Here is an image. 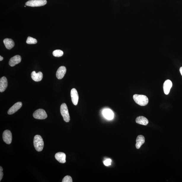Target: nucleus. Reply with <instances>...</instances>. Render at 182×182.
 Masks as SVG:
<instances>
[{
  "label": "nucleus",
  "mask_w": 182,
  "mask_h": 182,
  "mask_svg": "<svg viewBox=\"0 0 182 182\" xmlns=\"http://www.w3.org/2000/svg\"><path fill=\"white\" fill-rule=\"evenodd\" d=\"M133 98L135 102L141 106H145L149 103L148 98L146 95L135 94L133 95Z\"/></svg>",
  "instance_id": "obj_1"
},
{
  "label": "nucleus",
  "mask_w": 182,
  "mask_h": 182,
  "mask_svg": "<svg viewBox=\"0 0 182 182\" xmlns=\"http://www.w3.org/2000/svg\"><path fill=\"white\" fill-rule=\"evenodd\" d=\"M33 145L37 151H42L44 143L41 137L39 135H36L34 137Z\"/></svg>",
  "instance_id": "obj_2"
},
{
  "label": "nucleus",
  "mask_w": 182,
  "mask_h": 182,
  "mask_svg": "<svg viewBox=\"0 0 182 182\" xmlns=\"http://www.w3.org/2000/svg\"><path fill=\"white\" fill-rule=\"evenodd\" d=\"M60 111L64 121L67 122H69L70 119V115L67 105L65 103H63L61 105Z\"/></svg>",
  "instance_id": "obj_3"
},
{
  "label": "nucleus",
  "mask_w": 182,
  "mask_h": 182,
  "mask_svg": "<svg viewBox=\"0 0 182 182\" xmlns=\"http://www.w3.org/2000/svg\"><path fill=\"white\" fill-rule=\"evenodd\" d=\"M46 0H30L27 1L26 5L31 7H38L44 6L47 4Z\"/></svg>",
  "instance_id": "obj_4"
},
{
  "label": "nucleus",
  "mask_w": 182,
  "mask_h": 182,
  "mask_svg": "<svg viewBox=\"0 0 182 182\" xmlns=\"http://www.w3.org/2000/svg\"><path fill=\"white\" fill-rule=\"evenodd\" d=\"M33 117L38 119H44L47 117V115L45 110L43 109H39L36 111L33 114Z\"/></svg>",
  "instance_id": "obj_5"
},
{
  "label": "nucleus",
  "mask_w": 182,
  "mask_h": 182,
  "mask_svg": "<svg viewBox=\"0 0 182 182\" xmlns=\"http://www.w3.org/2000/svg\"><path fill=\"white\" fill-rule=\"evenodd\" d=\"M2 138L4 141L7 144H9L11 143L12 137V133L9 130H6L3 132Z\"/></svg>",
  "instance_id": "obj_6"
},
{
  "label": "nucleus",
  "mask_w": 182,
  "mask_h": 182,
  "mask_svg": "<svg viewBox=\"0 0 182 182\" xmlns=\"http://www.w3.org/2000/svg\"><path fill=\"white\" fill-rule=\"evenodd\" d=\"M23 104L21 102H18L14 104L8 110V114L9 115L13 114L22 107Z\"/></svg>",
  "instance_id": "obj_7"
},
{
  "label": "nucleus",
  "mask_w": 182,
  "mask_h": 182,
  "mask_svg": "<svg viewBox=\"0 0 182 182\" xmlns=\"http://www.w3.org/2000/svg\"><path fill=\"white\" fill-rule=\"evenodd\" d=\"M71 95L73 104L77 105L78 102L79 95L77 91L75 88H73L71 90Z\"/></svg>",
  "instance_id": "obj_8"
},
{
  "label": "nucleus",
  "mask_w": 182,
  "mask_h": 182,
  "mask_svg": "<svg viewBox=\"0 0 182 182\" xmlns=\"http://www.w3.org/2000/svg\"><path fill=\"white\" fill-rule=\"evenodd\" d=\"M21 60V58L20 56L16 55L12 58L9 61V65L10 66L13 67L16 65L20 63Z\"/></svg>",
  "instance_id": "obj_9"
},
{
  "label": "nucleus",
  "mask_w": 182,
  "mask_h": 182,
  "mask_svg": "<svg viewBox=\"0 0 182 182\" xmlns=\"http://www.w3.org/2000/svg\"><path fill=\"white\" fill-rule=\"evenodd\" d=\"M66 71V68L64 66H61L59 68L56 73V76L58 79H62L64 77Z\"/></svg>",
  "instance_id": "obj_10"
},
{
  "label": "nucleus",
  "mask_w": 182,
  "mask_h": 182,
  "mask_svg": "<svg viewBox=\"0 0 182 182\" xmlns=\"http://www.w3.org/2000/svg\"><path fill=\"white\" fill-rule=\"evenodd\" d=\"M172 86H173V83L170 80H167L164 82L163 90L164 92L166 95H168Z\"/></svg>",
  "instance_id": "obj_11"
},
{
  "label": "nucleus",
  "mask_w": 182,
  "mask_h": 182,
  "mask_svg": "<svg viewBox=\"0 0 182 182\" xmlns=\"http://www.w3.org/2000/svg\"><path fill=\"white\" fill-rule=\"evenodd\" d=\"M8 87V81L6 77H3L0 79V92H4Z\"/></svg>",
  "instance_id": "obj_12"
},
{
  "label": "nucleus",
  "mask_w": 182,
  "mask_h": 182,
  "mask_svg": "<svg viewBox=\"0 0 182 182\" xmlns=\"http://www.w3.org/2000/svg\"><path fill=\"white\" fill-rule=\"evenodd\" d=\"M31 77L35 82H40L43 79V73L41 72L36 73L35 71H34L31 73Z\"/></svg>",
  "instance_id": "obj_13"
},
{
  "label": "nucleus",
  "mask_w": 182,
  "mask_h": 182,
  "mask_svg": "<svg viewBox=\"0 0 182 182\" xmlns=\"http://www.w3.org/2000/svg\"><path fill=\"white\" fill-rule=\"evenodd\" d=\"M55 158L61 163H65L66 162V155L63 152H59L55 155Z\"/></svg>",
  "instance_id": "obj_14"
},
{
  "label": "nucleus",
  "mask_w": 182,
  "mask_h": 182,
  "mask_svg": "<svg viewBox=\"0 0 182 182\" xmlns=\"http://www.w3.org/2000/svg\"><path fill=\"white\" fill-rule=\"evenodd\" d=\"M103 114L106 119L111 120L114 117V114L111 110L109 109H105L103 111Z\"/></svg>",
  "instance_id": "obj_15"
},
{
  "label": "nucleus",
  "mask_w": 182,
  "mask_h": 182,
  "mask_svg": "<svg viewBox=\"0 0 182 182\" xmlns=\"http://www.w3.org/2000/svg\"><path fill=\"white\" fill-rule=\"evenodd\" d=\"M4 43L6 48L9 50H11L15 45L14 41L10 39L7 38L4 39Z\"/></svg>",
  "instance_id": "obj_16"
},
{
  "label": "nucleus",
  "mask_w": 182,
  "mask_h": 182,
  "mask_svg": "<svg viewBox=\"0 0 182 182\" xmlns=\"http://www.w3.org/2000/svg\"><path fill=\"white\" fill-rule=\"evenodd\" d=\"M145 141L144 137L142 135H139L137 137L136 140V148L138 149H140L142 145L144 143Z\"/></svg>",
  "instance_id": "obj_17"
},
{
  "label": "nucleus",
  "mask_w": 182,
  "mask_h": 182,
  "mask_svg": "<svg viewBox=\"0 0 182 182\" xmlns=\"http://www.w3.org/2000/svg\"><path fill=\"white\" fill-rule=\"evenodd\" d=\"M137 123L143 125H146L149 124V120L146 117L143 116L137 117L136 120Z\"/></svg>",
  "instance_id": "obj_18"
},
{
  "label": "nucleus",
  "mask_w": 182,
  "mask_h": 182,
  "mask_svg": "<svg viewBox=\"0 0 182 182\" xmlns=\"http://www.w3.org/2000/svg\"><path fill=\"white\" fill-rule=\"evenodd\" d=\"M53 55L55 57H60L63 55V52L62 50H56L53 52Z\"/></svg>",
  "instance_id": "obj_19"
},
{
  "label": "nucleus",
  "mask_w": 182,
  "mask_h": 182,
  "mask_svg": "<svg viewBox=\"0 0 182 182\" xmlns=\"http://www.w3.org/2000/svg\"><path fill=\"white\" fill-rule=\"evenodd\" d=\"M26 43L28 44H34L37 43V41L36 39L28 36L27 38Z\"/></svg>",
  "instance_id": "obj_20"
},
{
  "label": "nucleus",
  "mask_w": 182,
  "mask_h": 182,
  "mask_svg": "<svg viewBox=\"0 0 182 182\" xmlns=\"http://www.w3.org/2000/svg\"><path fill=\"white\" fill-rule=\"evenodd\" d=\"M63 182H72V178L70 176H66L63 179Z\"/></svg>",
  "instance_id": "obj_21"
},
{
  "label": "nucleus",
  "mask_w": 182,
  "mask_h": 182,
  "mask_svg": "<svg viewBox=\"0 0 182 182\" xmlns=\"http://www.w3.org/2000/svg\"><path fill=\"white\" fill-rule=\"evenodd\" d=\"M111 161L110 159H107L104 162V164L106 166H109L111 165Z\"/></svg>",
  "instance_id": "obj_22"
},
{
  "label": "nucleus",
  "mask_w": 182,
  "mask_h": 182,
  "mask_svg": "<svg viewBox=\"0 0 182 182\" xmlns=\"http://www.w3.org/2000/svg\"><path fill=\"white\" fill-rule=\"evenodd\" d=\"M3 169H2L1 167H0V181H1L2 178H3Z\"/></svg>",
  "instance_id": "obj_23"
},
{
  "label": "nucleus",
  "mask_w": 182,
  "mask_h": 182,
  "mask_svg": "<svg viewBox=\"0 0 182 182\" xmlns=\"http://www.w3.org/2000/svg\"><path fill=\"white\" fill-rule=\"evenodd\" d=\"M180 70V73L182 76V66L180 68V70Z\"/></svg>",
  "instance_id": "obj_24"
},
{
  "label": "nucleus",
  "mask_w": 182,
  "mask_h": 182,
  "mask_svg": "<svg viewBox=\"0 0 182 182\" xmlns=\"http://www.w3.org/2000/svg\"><path fill=\"white\" fill-rule=\"evenodd\" d=\"M3 58L1 56H0V61H1L3 60Z\"/></svg>",
  "instance_id": "obj_25"
}]
</instances>
